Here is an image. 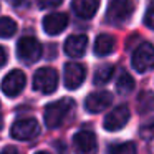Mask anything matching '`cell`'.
I'll use <instances>...</instances> for the list:
<instances>
[{
    "label": "cell",
    "instance_id": "4316f807",
    "mask_svg": "<svg viewBox=\"0 0 154 154\" xmlns=\"http://www.w3.org/2000/svg\"><path fill=\"white\" fill-rule=\"evenodd\" d=\"M0 128H2V118H0Z\"/></svg>",
    "mask_w": 154,
    "mask_h": 154
},
{
    "label": "cell",
    "instance_id": "52a82bcc",
    "mask_svg": "<svg viewBox=\"0 0 154 154\" xmlns=\"http://www.w3.org/2000/svg\"><path fill=\"white\" fill-rule=\"evenodd\" d=\"M73 149H75V154H96L98 141L94 133L86 129L78 131L73 136Z\"/></svg>",
    "mask_w": 154,
    "mask_h": 154
},
{
    "label": "cell",
    "instance_id": "8fae6325",
    "mask_svg": "<svg viewBox=\"0 0 154 154\" xmlns=\"http://www.w3.org/2000/svg\"><path fill=\"white\" fill-rule=\"evenodd\" d=\"M111 103H113L111 93H108V91H96V93L88 94L86 101H85V108L90 113H100V111L106 109Z\"/></svg>",
    "mask_w": 154,
    "mask_h": 154
},
{
    "label": "cell",
    "instance_id": "d6986e66",
    "mask_svg": "<svg viewBox=\"0 0 154 154\" xmlns=\"http://www.w3.org/2000/svg\"><path fill=\"white\" fill-rule=\"evenodd\" d=\"M109 154H136V146H134V143L114 144L109 149Z\"/></svg>",
    "mask_w": 154,
    "mask_h": 154
},
{
    "label": "cell",
    "instance_id": "603a6c76",
    "mask_svg": "<svg viewBox=\"0 0 154 154\" xmlns=\"http://www.w3.org/2000/svg\"><path fill=\"white\" fill-rule=\"evenodd\" d=\"M7 63V51H5L4 47H0V68Z\"/></svg>",
    "mask_w": 154,
    "mask_h": 154
},
{
    "label": "cell",
    "instance_id": "5b68a950",
    "mask_svg": "<svg viewBox=\"0 0 154 154\" xmlns=\"http://www.w3.org/2000/svg\"><path fill=\"white\" fill-rule=\"evenodd\" d=\"M17 55L27 63H33L42 57V45L33 37H23L18 40L17 45Z\"/></svg>",
    "mask_w": 154,
    "mask_h": 154
},
{
    "label": "cell",
    "instance_id": "277c9868",
    "mask_svg": "<svg viewBox=\"0 0 154 154\" xmlns=\"http://www.w3.org/2000/svg\"><path fill=\"white\" fill-rule=\"evenodd\" d=\"M133 68L139 73L147 71L154 65V47L151 43H143L134 50L133 58H131Z\"/></svg>",
    "mask_w": 154,
    "mask_h": 154
},
{
    "label": "cell",
    "instance_id": "6da1fadb",
    "mask_svg": "<svg viewBox=\"0 0 154 154\" xmlns=\"http://www.w3.org/2000/svg\"><path fill=\"white\" fill-rule=\"evenodd\" d=\"M73 100L70 98H61L58 101H53L50 103L47 108H45V113H43V118H45V124L48 128H58L61 123L65 121V118L68 116L71 109H73Z\"/></svg>",
    "mask_w": 154,
    "mask_h": 154
},
{
    "label": "cell",
    "instance_id": "7402d4cb",
    "mask_svg": "<svg viewBox=\"0 0 154 154\" xmlns=\"http://www.w3.org/2000/svg\"><path fill=\"white\" fill-rule=\"evenodd\" d=\"M37 2H38V5H40L42 8H53V7L61 5L63 0H37Z\"/></svg>",
    "mask_w": 154,
    "mask_h": 154
},
{
    "label": "cell",
    "instance_id": "ffe728a7",
    "mask_svg": "<svg viewBox=\"0 0 154 154\" xmlns=\"http://www.w3.org/2000/svg\"><path fill=\"white\" fill-rule=\"evenodd\" d=\"M141 136H143L144 139H151V137H154V118L141 126Z\"/></svg>",
    "mask_w": 154,
    "mask_h": 154
},
{
    "label": "cell",
    "instance_id": "cb8c5ba5",
    "mask_svg": "<svg viewBox=\"0 0 154 154\" xmlns=\"http://www.w3.org/2000/svg\"><path fill=\"white\" fill-rule=\"evenodd\" d=\"M0 154H18V151L15 149L14 146H7L5 149H2V152Z\"/></svg>",
    "mask_w": 154,
    "mask_h": 154
},
{
    "label": "cell",
    "instance_id": "3957f363",
    "mask_svg": "<svg viewBox=\"0 0 154 154\" xmlns=\"http://www.w3.org/2000/svg\"><path fill=\"white\" fill-rule=\"evenodd\" d=\"M38 133H40V126H38L37 119H33V118L18 119V121H15L10 128L12 137H14V139H18V141L33 139Z\"/></svg>",
    "mask_w": 154,
    "mask_h": 154
},
{
    "label": "cell",
    "instance_id": "9a60e30c",
    "mask_svg": "<svg viewBox=\"0 0 154 154\" xmlns=\"http://www.w3.org/2000/svg\"><path fill=\"white\" fill-rule=\"evenodd\" d=\"M114 43L116 42H114V38L111 35L108 33L98 35L96 40H94V53L98 57H106V55H109L114 50Z\"/></svg>",
    "mask_w": 154,
    "mask_h": 154
},
{
    "label": "cell",
    "instance_id": "30bf717a",
    "mask_svg": "<svg viewBox=\"0 0 154 154\" xmlns=\"http://www.w3.org/2000/svg\"><path fill=\"white\" fill-rule=\"evenodd\" d=\"M65 86L68 90H76L86 78V68L81 63H68L65 66Z\"/></svg>",
    "mask_w": 154,
    "mask_h": 154
},
{
    "label": "cell",
    "instance_id": "484cf974",
    "mask_svg": "<svg viewBox=\"0 0 154 154\" xmlns=\"http://www.w3.org/2000/svg\"><path fill=\"white\" fill-rule=\"evenodd\" d=\"M35 154H48V152H45V151H38V152H35Z\"/></svg>",
    "mask_w": 154,
    "mask_h": 154
},
{
    "label": "cell",
    "instance_id": "8992f818",
    "mask_svg": "<svg viewBox=\"0 0 154 154\" xmlns=\"http://www.w3.org/2000/svg\"><path fill=\"white\" fill-rule=\"evenodd\" d=\"M25 85H27V76L23 71L20 70H12L2 81V91L7 94L8 98L18 96L23 91Z\"/></svg>",
    "mask_w": 154,
    "mask_h": 154
},
{
    "label": "cell",
    "instance_id": "e0dca14e",
    "mask_svg": "<svg viewBox=\"0 0 154 154\" xmlns=\"http://www.w3.org/2000/svg\"><path fill=\"white\" fill-rule=\"evenodd\" d=\"M116 90L119 91L121 94H124V93H131V91L134 90V80H133V76H131L129 73H121L119 75V78H118V81H116Z\"/></svg>",
    "mask_w": 154,
    "mask_h": 154
},
{
    "label": "cell",
    "instance_id": "d4e9b609",
    "mask_svg": "<svg viewBox=\"0 0 154 154\" xmlns=\"http://www.w3.org/2000/svg\"><path fill=\"white\" fill-rule=\"evenodd\" d=\"M7 2H10L12 5H22L23 4V0H7Z\"/></svg>",
    "mask_w": 154,
    "mask_h": 154
},
{
    "label": "cell",
    "instance_id": "5bb4252c",
    "mask_svg": "<svg viewBox=\"0 0 154 154\" xmlns=\"http://www.w3.org/2000/svg\"><path fill=\"white\" fill-rule=\"evenodd\" d=\"M71 7L80 18H91L98 10V0H73Z\"/></svg>",
    "mask_w": 154,
    "mask_h": 154
},
{
    "label": "cell",
    "instance_id": "ba28073f",
    "mask_svg": "<svg viewBox=\"0 0 154 154\" xmlns=\"http://www.w3.org/2000/svg\"><path fill=\"white\" fill-rule=\"evenodd\" d=\"M134 12L133 0H111L108 7L106 17L113 22H126Z\"/></svg>",
    "mask_w": 154,
    "mask_h": 154
},
{
    "label": "cell",
    "instance_id": "4fadbf2b",
    "mask_svg": "<svg viewBox=\"0 0 154 154\" xmlns=\"http://www.w3.org/2000/svg\"><path fill=\"white\" fill-rule=\"evenodd\" d=\"M68 27V17L65 14H48L43 18V30L48 35H58Z\"/></svg>",
    "mask_w": 154,
    "mask_h": 154
},
{
    "label": "cell",
    "instance_id": "ac0fdd59",
    "mask_svg": "<svg viewBox=\"0 0 154 154\" xmlns=\"http://www.w3.org/2000/svg\"><path fill=\"white\" fill-rule=\"evenodd\" d=\"M17 32V23L12 18L4 17L0 18V38H8L12 35H15Z\"/></svg>",
    "mask_w": 154,
    "mask_h": 154
},
{
    "label": "cell",
    "instance_id": "44dd1931",
    "mask_svg": "<svg viewBox=\"0 0 154 154\" xmlns=\"http://www.w3.org/2000/svg\"><path fill=\"white\" fill-rule=\"evenodd\" d=\"M144 23H146V27L152 28L154 30V0H151L149 7H147L146 10V15H144Z\"/></svg>",
    "mask_w": 154,
    "mask_h": 154
},
{
    "label": "cell",
    "instance_id": "7c38bea8",
    "mask_svg": "<svg viewBox=\"0 0 154 154\" xmlns=\"http://www.w3.org/2000/svg\"><path fill=\"white\" fill-rule=\"evenodd\" d=\"M88 47L86 35H71L65 42V53L71 58H80L85 55Z\"/></svg>",
    "mask_w": 154,
    "mask_h": 154
},
{
    "label": "cell",
    "instance_id": "9c48e42d",
    "mask_svg": "<svg viewBox=\"0 0 154 154\" xmlns=\"http://www.w3.org/2000/svg\"><path fill=\"white\" fill-rule=\"evenodd\" d=\"M129 108L121 104V106H116L114 109H111V113L106 114L103 121V128L106 131H119L121 128H124L129 121Z\"/></svg>",
    "mask_w": 154,
    "mask_h": 154
},
{
    "label": "cell",
    "instance_id": "2e32d148",
    "mask_svg": "<svg viewBox=\"0 0 154 154\" xmlns=\"http://www.w3.org/2000/svg\"><path fill=\"white\" fill-rule=\"evenodd\" d=\"M114 73V66L113 65H101L94 73V83L96 85H106L111 80Z\"/></svg>",
    "mask_w": 154,
    "mask_h": 154
},
{
    "label": "cell",
    "instance_id": "7a4b0ae2",
    "mask_svg": "<svg viewBox=\"0 0 154 154\" xmlns=\"http://www.w3.org/2000/svg\"><path fill=\"white\" fill-rule=\"evenodd\" d=\"M58 86V73L53 68H40L33 76V88L43 94H51Z\"/></svg>",
    "mask_w": 154,
    "mask_h": 154
}]
</instances>
